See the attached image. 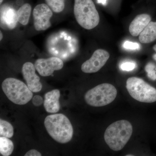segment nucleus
I'll use <instances>...</instances> for the list:
<instances>
[{"label": "nucleus", "instance_id": "obj_1", "mask_svg": "<svg viewBox=\"0 0 156 156\" xmlns=\"http://www.w3.org/2000/svg\"><path fill=\"white\" fill-rule=\"evenodd\" d=\"M44 124L50 136L59 143H67L72 139L73 126L64 115L56 114L48 115L45 118Z\"/></svg>", "mask_w": 156, "mask_h": 156}, {"label": "nucleus", "instance_id": "obj_2", "mask_svg": "<svg viewBox=\"0 0 156 156\" xmlns=\"http://www.w3.org/2000/svg\"><path fill=\"white\" fill-rule=\"evenodd\" d=\"M133 127L127 120H122L112 123L105 130L104 139L110 148L114 151L122 149L131 138Z\"/></svg>", "mask_w": 156, "mask_h": 156}, {"label": "nucleus", "instance_id": "obj_3", "mask_svg": "<svg viewBox=\"0 0 156 156\" xmlns=\"http://www.w3.org/2000/svg\"><path fill=\"white\" fill-rule=\"evenodd\" d=\"M74 14L78 23L87 30L95 28L100 21L99 14L92 0H75Z\"/></svg>", "mask_w": 156, "mask_h": 156}, {"label": "nucleus", "instance_id": "obj_4", "mask_svg": "<svg viewBox=\"0 0 156 156\" xmlns=\"http://www.w3.org/2000/svg\"><path fill=\"white\" fill-rule=\"evenodd\" d=\"M2 89L9 100L18 105L26 104L33 96L27 85L15 78H9L4 80Z\"/></svg>", "mask_w": 156, "mask_h": 156}, {"label": "nucleus", "instance_id": "obj_5", "mask_svg": "<svg viewBox=\"0 0 156 156\" xmlns=\"http://www.w3.org/2000/svg\"><path fill=\"white\" fill-rule=\"evenodd\" d=\"M117 95V89L113 85L103 83L89 90L85 94L84 98L89 105L98 107L112 103Z\"/></svg>", "mask_w": 156, "mask_h": 156}, {"label": "nucleus", "instance_id": "obj_6", "mask_svg": "<svg viewBox=\"0 0 156 156\" xmlns=\"http://www.w3.org/2000/svg\"><path fill=\"white\" fill-rule=\"evenodd\" d=\"M126 88L131 97L137 101L144 103L156 101L155 88L140 78H128L126 82Z\"/></svg>", "mask_w": 156, "mask_h": 156}, {"label": "nucleus", "instance_id": "obj_7", "mask_svg": "<svg viewBox=\"0 0 156 156\" xmlns=\"http://www.w3.org/2000/svg\"><path fill=\"white\" fill-rule=\"evenodd\" d=\"M53 12L50 7L45 4H40L34 9V26L37 31L45 30L51 26L50 19Z\"/></svg>", "mask_w": 156, "mask_h": 156}, {"label": "nucleus", "instance_id": "obj_8", "mask_svg": "<svg viewBox=\"0 0 156 156\" xmlns=\"http://www.w3.org/2000/svg\"><path fill=\"white\" fill-rule=\"evenodd\" d=\"M110 57L108 52L103 49H98L92 57L85 62L81 66V70L86 73L97 72L103 67Z\"/></svg>", "mask_w": 156, "mask_h": 156}, {"label": "nucleus", "instance_id": "obj_9", "mask_svg": "<svg viewBox=\"0 0 156 156\" xmlns=\"http://www.w3.org/2000/svg\"><path fill=\"white\" fill-rule=\"evenodd\" d=\"M34 66L40 75L47 77L52 75L55 71L61 69L63 67V62L56 57L39 58L35 62Z\"/></svg>", "mask_w": 156, "mask_h": 156}, {"label": "nucleus", "instance_id": "obj_10", "mask_svg": "<svg viewBox=\"0 0 156 156\" xmlns=\"http://www.w3.org/2000/svg\"><path fill=\"white\" fill-rule=\"evenodd\" d=\"M34 65L30 62H27L23 66L22 73L27 87L34 92H40L42 89V84L40 78L35 73Z\"/></svg>", "mask_w": 156, "mask_h": 156}, {"label": "nucleus", "instance_id": "obj_11", "mask_svg": "<svg viewBox=\"0 0 156 156\" xmlns=\"http://www.w3.org/2000/svg\"><path fill=\"white\" fill-rule=\"evenodd\" d=\"M60 97V91L58 89H54L45 94L44 105L46 112L50 113H55L59 111Z\"/></svg>", "mask_w": 156, "mask_h": 156}, {"label": "nucleus", "instance_id": "obj_12", "mask_svg": "<svg viewBox=\"0 0 156 156\" xmlns=\"http://www.w3.org/2000/svg\"><path fill=\"white\" fill-rule=\"evenodd\" d=\"M151 18L149 14H143L136 16L129 26V31L133 37L139 36L140 34L151 21Z\"/></svg>", "mask_w": 156, "mask_h": 156}, {"label": "nucleus", "instance_id": "obj_13", "mask_svg": "<svg viewBox=\"0 0 156 156\" xmlns=\"http://www.w3.org/2000/svg\"><path fill=\"white\" fill-rule=\"evenodd\" d=\"M17 19V12L10 7L2 8L1 10V24L2 27L13 29L16 27Z\"/></svg>", "mask_w": 156, "mask_h": 156}, {"label": "nucleus", "instance_id": "obj_14", "mask_svg": "<svg viewBox=\"0 0 156 156\" xmlns=\"http://www.w3.org/2000/svg\"><path fill=\"white\" fill-rule=\"evenodd\" d=\"M156 39V22L151 21L139 35V41L142 44H149Z\"/></svg>", "mask_w": 156, "mask_h": 156}, {"label": "nucleus", "instance_id": "obj_15", "mask_svg": "<svg viewBox=\"0 0 156 156\" xmlns=\"http://www.w3.org/2000/svg\"><path fill=\"white\" fill-rule=\"evenodd\" d=\"M31 10V6L28 3L23 5L17 11L18 22L23 25H27L29 20Z\"/></svg>", "mask_w": 156, "mask_h": 156}, {"label": "nucleus", "instance_id": "obj_16", "mask_svg": "<svg viewBox=\"0 0 156 156\" xmlns=\"http://www.w3.org/2000/svg\"><path fill=\"white\" fill-rule=\"evenodd\" d=\"M13 143L8 137H0V153L4 156L11 155L14 151Z\"/></svg>", "mask_w": 156, "mask_h": 156}, {"label": "nucleus", "instance_id": "obj_17", "mask_svg": "<svg viewBox=\"0 0 156 156\" xmlns=\"http://www.w3.org/2000/svg\"><path fill=\"white\" fill-rule=\"evenodd\" d=\"M14 135V128L9 122L0 120V135L1 136L11 138Z\"/></svg>", "mask_w": 156, "mask_h": 156}, {"label": "nucleus", "instance_id": "obj_18", "mask_svg": "<svg viewBox=\"0 0 156 156\" xmlns=\"http://www.w3.org/2000/svg\"><path fill=\"white\" fill-rule=\"evenodd\" d=\"M47 5L55 13H60L64 10V0H45Z\"/></svg>", "mask_w": 156, "mask_h": 156}, {"label": "nucleus", "instance_id": "obj_19", "mask_svg": "<svg viewBox=\"0 0 156 156\" xmlns=\"http://www.w3.org/2000/svg\"><path fill=\"white\" fill-rule=\"evenodd\" d=\"M155 66L152 62L148 63L145 67L146 72L147 73V76L153 81L156 80V71L155 70Z\"/></svg>", "mask_w": 156, "mask_h": 156}, {"label": "nucleus", "instance_id": "obj_20", "mask_svg": "<svg viewBox=\"0 0 156 156\" xmlns=\"http://www.w3.org/2000/svg\"><path fill=\"white\" fill-rule=\"evenodd\" d=\"M123 47L128 50H136L139 49L140 45L138 43L135 42L126 41L123 44Z\"/></svg>", "mask_w": 156, "mask_h": 156}, {"label": "nucleus", "instance_id": "obj_21", "mask_svg": "<svg viewBox=\"0 0 156 156\" xmlns=\"http://www.w3.org/2000/svg\"><path fill=\"white\" fill-rule=\"evenodd\" d=\"M135 68V64L132 62H126L121 65V69L123 71H131Z\"/></svg>", "mask_w": 156, "mask_h": 156}, {"label": "nucleus", "instance_id": "obj_22", "mask_svg": "<svg viewBox=\"0 0 156 156\" xmlns=\"http://www.w3.org/2000/svg\"><path fill=\"white\" fill-rule=\"evenodd\" d=\"M43 101L44 100L42 97L38 95H35L32 99V103L35 106H41L43 104Z\"/></svg>", "mask_w": 156, "mask_h": 156}, {"label": "nucleus", "instance_id": "obj_23", "mask_svg": "<svg viewBox=\"0 0 156 156\" xmlns=\"http://www.w3.org/2000/svg\"><path fill=\"white\" fill-rule=\"evenodd\" d=\"M25 156H41V154L36 150H30L24 155Z\"/></svg>", "mask_w": 156, "mask_h": 156}, {"label": "nucleus", "instance_id": "obj_24", "mask_svg": "<svg viewBox=\"0 0 156 156\" xmlns=\"http://www.w3.org/2000/svg\"><path fill=\"white\" fill-rule=\"evenodd\" d=\"M97 2L98 3H101L104 5H105L106 4L107 0H97Z\"/></svg>", "mask_w": 156, "mask_h": 156}, {"label": "nucleus", "instance_id": "obj_25", "mask_svg": "<svg viewBox=\"0 0 156 156\" xmlns=\"http://www.w3.org/2000/svg\"><path fill=\"white\" fill-rule=\"evenodd\" d=\"M153 49L155 51L156 53V44L154 46ZM153 58L156 61V54H154L153 56Z\"/></svg>", "mask_w": 156, "mask_h": 156}, {"label": "nucleus", "instance_id": "obj_26", "mask_svg": "<svg viewBox=\"0 0 156 156\" xmlns=\"http://www.w3.org/2000/svg\"><path fill=\"white\" fill-rule=\"evenodd\" d=\"M0 34H1V36H0V37H1V38H0V40H1V41H2V39H3V34H2V32H0Z\"/></svg>", "mask_w": 156, "mask_h": 156}, {"label": "nucleus", "instance_id": "obj_27", "mask_svg": "<svg viewBox=\"0 0 156 156\" xmlns=\"http://www.w3.org/2000/svg\"><path fill=\"white\" fill-rule=\"evenodd\" d=\"M3 0H0V3H1V4H2V3Z\"/></svg>", "mask_w": 156, "mask_h": 156}, {"label": "nucleus", "instance_id": "obj_28", "mask_svg": "<svg viewBox=\"0 0 156 156\" xmlns=\"http://www.w3.org/2000/svg\"><path fill=\"white\" fill-rule=\"evenodd\" d=\"M127 156H133V155H126Z\"/></svg>", "mask_w": 156, "mask_h": 156}, {"label": "nucleus", "instance_id": "obj_29", "mask_svg": "<svg viewBox=\"0 0 156 156\" xmlns=\"http://www.w3.org/2000/svg\"><path fill=\"white\" fill-rule=\"evenodd\" d=\"M155 70H156V68H155Z\"/></svg>", "mask_w": 156, "mask_h": 156}]
</instances>
